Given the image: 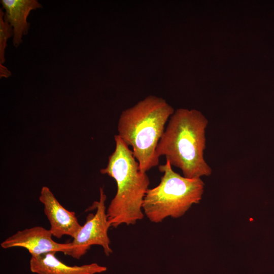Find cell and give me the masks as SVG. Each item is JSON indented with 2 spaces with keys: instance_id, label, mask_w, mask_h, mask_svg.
<instances>
[{
  "instance_id": "obj_1",
  "label": "cell",
  "mask_w": 274,
  "mask_h": 274,
  "mask_svg": "<svg viewBox=\"0 0 274 274\" xmlns=\"http://www.w3.org/2000/svg\"><path fill=\"white\" fill-rule=\"evenodd\" d=\"M168 120L156 148L157 156H164L172 166L181 170L184 177L211 175L212 168L203 155L208 119L198 110L180 108Z\"/></svg>"
},
{
  "instance_id": "obj_2",
  "label": "cell",
  "mask_w": 274,
  "mask_h": 274,
  "mask_svg": "<svg viewBox=\"0 0 274 274\" xmlns=\"http://www.w3.org/2000/svg\"><path fill=\"white\" fill-rule=\"evenodd\" d=\"M115 149L109 156L102 174L113 178L117 191L107 210L110 227L135 224L144 216L142 205L148 190L150 180L142 172L132 150L117 134L114 136Z\"/></svg>"
},
{
  "instance_id": "obj_3",
  "label": "cell",
  "mask_w": 274,
  "mask_h": 274,
  "mask_svg": "<svg viewBox=\"0 0 274 274\" xmlns=\"http://www.w3.org/2000/svg\"><path fill=\"white\" fill-rule=\"evenodd\" d=\"M174 112L163 98L149 95L120 114L118 135L132 147L142 172L146 173L158 165L156 148L165 125Z\"/></svg>"
},
{
  "instance_id": "obj_4",
  "label": "cell",
  "mask_w": 274,
  "mask_h": 274,
  "mask_svg": "<svg viewBox=\"0 0 274 274\" xmlns=\"http://www.w3.org/2000/svg\"><path fill=\"white\" fill-rule=\"evenodd\" d=\"M158 169L163 173L159 184L148 189L144 198L142 209L152 222L158 223L170 217L183 216L193 204L198 203L204 191L201 178H187L172 169L168 160Z\"/></svg>"
},
{
  "instance_id": "obj_5",
  "label": "cell",
  "mask_w": 274,
  "mask_h": 274,
  "mask_svg": "<svg viewBox=\"0 0 274 274\" xmlns=\"http://www.w3.org/2000/svg\"><path fill=\"white\" fill-rule=\"evenodd\" d=\"M99 192V200L93 203L96 209L95 213L87 216L85 224L71 242V248L65 255L79 259L92 245L101 246L106 256L113 252L108 233L110 225L107 215V197L102 188H100Z\"/></svg>"
},
{
  "instance_id": "obj_6",
  "label": "cell",
  "mask_w": 274,
  "mask_h": 274,
  "mask_svg": "<svg viewBox=\"0 0 274 274\" xmlns=\"http://www.w3.org/2000/svg\"><path fill=\"white\" fill-rule=\"evenodd\" d=\"M49 229L35 226L17 231L1 243L3 249L21 247L27 250L31 256L51 252H61L64 254L71 248V242L58 243L52 239Z\"/></svg>"
},
{
  "instance_id": "obj_7",
  "label": "cell",
  "mask_w": 274,
  "mask_h": 274,
  "mask_svg": "<svg viewBox=\"0 0 274 274\" xmlns=\"http://www.w3.org/2000/svg\"><path fill=\"white\" fill-rule=\"evenodd\" d=\"M39 199L44 206V213L49 220V230L52 235L57 238L64 235L74 238L82 227L75 213L65 209L47 186L42 188Z\"/></svg>"
},
{
  "instance_id": "obj_8",
  "label": "cell",
  "mask_w": 274,
  "mask_h": 274,
  "mask_svg": "<svg viewBox=\"0 0 274 274\" xmlns=\"http://www.w3.org/2000/svg\"><path fill=\"white\" fill-rule=\"evenodd\" d=\"M1 3L5 10L4 20L13 29V45L18 47L30 27V23L27 21L30 12L43 6L37 0H1Z\"/></svg>"
},
{
  "instance_id": "obj_9",
  "label": "cell",
  "mask_w": 274,
  "mask_h": 274,
  "mask_svg": "<svg viewBox=\"0 0 274 274\" xmlns=\"http://www.w3.org/2000/svg\"><path fill=\"white\" fill-rule=\"evenodd\" d=\"M55 252L31 256L30 271L37 274H95L105 271L106 267L93 263L82 265L70 266L59 260Z\"/></svg>"
},
{
  "instance_id": "obj_10",
  "label": "cell",
  "mask_w": 274,
  "mask_h": 274,
  "mask_svg": "<svg viewBox=\"0 0 274 274\" xmlns=\"http://www.w3.org/2000/svg\"><path fill=\"white\" fill-rule=\"evenodd\" d=\"M5 12L0 9V63L5 62V49L7 46V41L9 38L13 36L12 26L4 18Z\"/></svg>"
},
{
  "instance_id": "obj_11",
  "label": "cell",
  "mask_w": 274,
  "mask_h": 274,
  "mask_svg": "<svg viewBox=\"0 0 274 274\" xmlns=\"http://www.w3.org/2000/svg\"><path fill=\"white\" fill-rule=\"evenodd\" d=\"M11 76V72L7 67L0 63V78H9Z\"/></svg>"
}]
</instances>
